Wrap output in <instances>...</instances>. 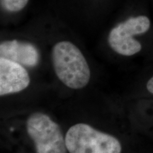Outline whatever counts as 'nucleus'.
<instances>
[{
    "mask_svg": "<svg viewBox=\"0 0 153 153\" xmlns=\"http://www.w3.org/2000/svg\"><path fill=\"white\" fill-rule=\"evenodd\" d=\"M53 65L58 79L69 88L79 89L89 83L91 72L80 50L69 41L55 44L52 51Z\"/></svg>",
    "mask_w": 153,
    "mask_h": 153,
    "instance_id": "f257e3e1",
    "label": "nucleus"
},
{
    "mask_svg": "<svg viewBox=\"0 0 153 153\" xmlns=\"http://www.w3.org/2000/svg\"><path fill=\"white\" fill-rule=\"evenodd\" d=\"M65 143L70 153H121V145L116 137L85 123L70 127Z\"/></svg>",
    "mask_w": 153,
    "mask_h": 153,
    "instance_id": "f03ea898",
    "label": "nucleus"
},
{
    "mask_svg": "<svg viewBox=\"0 0 153 153\" xmlns=\"http://www.w3.org/2000/svg\"><path fill=\"white\" fill-rule=\"evenodd\" d=\"M26 130L33 141L36 153H66L65 138L60 126L43 113L32 114L26 121Z\"/></svg>",
    "mask_w": 153,
    "mask_h": 153,
    "instance_id": "7ed1b4c3",
    "label": "nucleus"
},
{
    "mask_svg": "<svg viewBox=\"0 0 153 153\" xmlns=\"http://www.w3.org/2000/svg\"><path fill=\"white\" fill-rule=\"evenodd\" d=\"M150 24V19L144 15L130 17L111 30L108 39L110 47L123 56L137 54L142 49V45L134 37L148 31Z\"/></svg>",
    "mask_w": 153,
    "mask_h": 153,
    "instance_id": "20e7f679",
    "label": "nucleus"
},
{
    "mask_svg": "<svg viewBox=\"0 0 153 153\" xmlns=\"http://www.w3.org/2000/svg\"><path fill=\"white\" fill-rule=\"evenodd\" d=\"M30 76L24 66L0 57V95L20 92L28 87Z\"/></svg>",
    "mask_w": 153,
    "mask_h": 153,
    "instance_id": "39448f33",
    "label": "nucleus"
},
{
    "mask_svg": "<svg viewBox=\"0 0 153 153\" xmlns=\"http://www.w3.org/2000/svg\"><path fill=\"white\" fill-rule=\"evenodd\" d=\"M0 56L27 68L36 67L40 59L38 51L33 44L16 40L1 43Z\"/></svg>",
    "mask_w": 153,
    "mask_h": 153,
    "instance_id": "423d86ee",
    "label": "nucleus"
},
{
    "mask_svg": "<svg viewBox=\"0 0 153 153\" xmlns=\"http://www.w3.org/2000/svg\"><path fill=\"white\" fill-rule=\"evenodd\" d=\"M28 0H2V6L9 11H19L24 9Z\"/></svg>",
    "mask_w": 153,
    "mask_h": 153,
    "instance_id": "0eeeda50",
    "label": "nucleus"
},
{
    "mask_svg": "<svg viewBox=\"0 0 153 153\" xmlns=\"http://www.w3.org/2000/svg\"><path fill=\"white\" fill-rule=\"evenodd\" d=\"M146 87L149 92L153 94V76L149 79L148 83H147Z\"/></svg>",
    "mask_w": 153,
    "mask_h": 153,
    "instance_id": "6e6552de",
    "label": "nucleus"
}]
</instances>
